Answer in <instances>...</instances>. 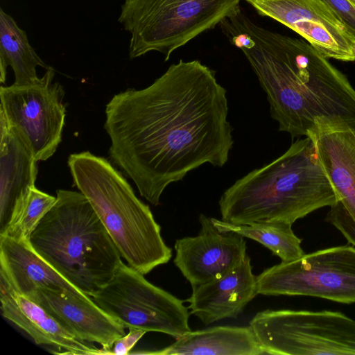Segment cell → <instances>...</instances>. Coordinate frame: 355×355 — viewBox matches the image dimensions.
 <instances>
[{"instance_id": "cell-6", "label": "cell", "mask_w": 355, "mask_h": 355, "mask_svg": "<svg viewBox=\"0 0 355 355\" xmlns=\"http://www.w3.org/2000/svg\"><path fill=\"white\" fill-rule=\"evenodd\" d=\"M241 0H124L118 21L130 34L129 57L171 53L214 28L240 8Z\"/></svg>"}, {"instance_id": "cell-3", "label": "cell", "mask_w": 355, "mask_h": 355, "mask_svg": "<svg viewBox=\"0 0 355 355\" xmlns=\"http://www.w3.org/2000/svg\"><path fill=\"white\" fill-rule=\"evenodd\" d=\"M336 202L312 140H296L281 156L235 181L218 201L221 220L236 225H293Z\"/></svg>"}, {"instance_id": "cell-24", "label": "cell", "mask_w": 355, "mask_h": 355, "mask_svg": "<svg viewBox=\"0 0 355 355\" xmlns=\"http://www.w3.org/2000/svg\"><path fill=\"white\" fill-rule=\"evenodd\" d=\"M355 33V6L348 0H324Z\"/></svg>"}, {"instance_id": "cell-17", "label": "cell", "mask_w": 355, "mask_h": 355, "mask_svg": "<svg viewBox=\"0 0 355 355\" xmlns=\"http://www.w3.org/2000/svg\"><path fill=\"white\" fill-rule=\"evenodd\" d=\"M0 230L13 208L35 187L37 161L24 139L0 112Z\"/></svg>"}, {"instance_id": "cell-11", "label": "cell", "mask_w": 355, "mask_h": 355, "mask_svg": "<svg viewBox=\"0 0 355 355\" xmlns=\"http://www.w3.org/2000/svg\"><path fill=\"white\" fill-rule=\"evenodd\" d=\"M299 34L327 58L355 60V33L324 0H245Z\"/></svg>"}, {"instance_id": "cell-13", "label": "cell", "mask_w": 355, "mask_h": 355, "mask_svg": "<svg viewBox=\"0 0 355 355\" xmlns=\"http://www.w3.org/2000/svg\"><path fill=\"white\" fill-rule=\"evenodd\" d=\"M43 307L77 338L102 346L110 354L114 342L125 334V327L91 297L65 289L39 288L27 295Z\"/></svg>"}, {"instance_id": "cell-16", "label": "cell", "mask_w": 355, "mask_h": 355, "mask_svg": "<svg viewBox=\"0 0 355 355\" xmlns=\"http://www.w3.org/2000/svg\"><path fill=\"white\" fill-rule=\"evenodd\" d=\"M258 295L257 276L250 258L223 277L192 287L189 303L191 313L206 325L226 318H236Z\"/></svg>"}, {"instance_id": "cell-15", "label": "cell", "mask_w": 355, "mask_h": 355, "mask_svg": "<svg viewBox=\"0 0 355 355\" xmlns=\"http://www.w3.org/2000/svg\"><path fill=\"white\" fill-rule=\"evenodd\" d=\"M1 311L3 318L24 331L37 345L52 346L67 354H104L93 343L81 340L64 329L43 307L15 291L0 276Z\"/></svg>"}, {"instance_id": "cell-22", "label": "cell", "mask_w": 355, "mask_h": 355, "mask_svg": "<svg viewBox=\"0 0 355 355\" xmlns=\"http://www.w3.org/2000/svg\"><path fill=\"white\" fill-rule=\"evenodd\" d=\"M55 201L56 196L35 187L30 194L13 208L8 223L0 230V236L29 242L33 232Z\"/></svg>"}, {"instance_id": "cell-14", "label": "cell", "mask_w": 355, "mask_h": 355, "mask_svg": "<svg viewBox=\"0 0 355 355\" xmlns=\"http://www.w3.org/2000/svg\"><path fill=\"white\" fill-rule=\"evenodd\" d=\"M306 137L335 191L333 205L355 225V130L345 123L319 119ZM349 243L355 247V236Z\"/></svg>"}, {"instance_id": "cell-21", "label": "cell", "mask_w": 355, "mask_h": 355, "mask_svg": "<svg viewBox=\"0 0 355 355\" xmlns=\"http://www.w3.org/2000/svg\"><path fill=\"white\" fill-rule=\"evenodd\" d=\"M214 225L222 232H234L254 240L269 249L283 262L297 259L305 254L301 247L302 239L285 223H255L236 225L210 218Z\"/></svg>"}, {"instance_id": "cell-4", "label": "cell", "mask_w": 355, "mask_h": 355, "mask_svg": "<svg viewBox=\"0 0 355 355\" xmlns=\"http://www.w3.org/2000/svg\"><path fill=\"white\" fill-rule=\"evenodd\" d=\"M29 243L53 269L90 297L113 277L121 255L87 198L58 189Z\"/></svg>"}, {"instance_id": "cell-19", "label": "cell", "mask_w": 355, "mask_h": 355, "mask_svg": "<svg viewBox=\"0 0 355 355\" xmlns=\"http://www.w3.org/2000/svg\"><path fill=\"white\" fill-rule=\"evenodd\" d=\"M143 354L159 355L213 354L263 355L266 354L252 329L248 327L216 326L190 331L171 345L155 352Z\"/></svg>"}, {"instance_id": "cell-20", "label": "cell", "mask_w": 355, "mask_h": 355, "mask_svg": "<svg viewBox=\"0 0 355 355\" xmlns=\"http://www.w3.org/2000/svg\"><path fill=\"white\" fill-rule=\"evenodd\" d=\"M10 66L16 85H26L39 79L37 67L48 66L29 43L25 31L2 8L0 10V80L6 83V69Z\"/></svg>"}, {"instance_id": "cell-2", "label": "cell", "mask_w": 355, "mask_h": 355, "mask_svg": "<svg viewBox=\"0 0 355 355\" xmlns=\"http://www.w3.org/2000/svg\"><path fill=\"white\" fill-rule=\"evenodd\" d=\"M219 25L249 62L279 131L306 137L319 119L355 130V89L308 42L263 28L241 10Z\"/></svg>"}, {"instance_id": "cell-9", "label": "cell", "mask_w": 355, "mask_h": 355, "mask_svg": "<svg viewBox=\"0 0 355 355\" xmlns=\"http://www.w3.org/2000/svg\"><path fill=\"white\" fill-rule=\"evenodd\" d=\"M258 294L310 296L355 303V247L340 245L305 254L257 276Z\"/></svg>"}, {"instance_id": "cell-10", "label": "cell", "mask_w": 355, "mask_h": 355, "mask_svg": "<svg viewBox=\"0 0 355 355\" xmlns=\"http://www.w3.org/2000/svg\"><path fill=\"white\" fill-rule=\"evenodd\" d=\"M55 71L49 67L32 83L1 86L0 112L19 133L37 162L46 161L62 141L66 116L64 90L53 82Z\"/></svg>"}, {"instance_id": "cell-23", "label": "cell", "mask_w": 355, "mask_h": 355, "mask_svg": "<svg viewBox=\"0 0 355 355\" xmlns=\"http://www.w3.org/2000/svg\"><path fill=\"white\" fill-rule=\"evenodd\" d=\"M128 330L127 334L114 342L110 354L125 355L130 354V351L146 333V331L137 328H129Z\"/></svg>"}, {"instance_id": "cell-7", "label": "cell", "mask_w": 355, "mask_h": 355, "mask_svg": "<svg viewBox=\"0 0 355 355\" xmlns=\"http://www.w3.org/2000/svg\"><path fill=\"white\" fill-rule=\"evenodd\" d=\"M250 326L266 354H355V320L339 311L267 309Z\"/></svg>"}, {"instance_id": "cell-18", "label": "cell", "mask_w": 355, "mask_h": 355, "mask_svg": "<svg viewBox=\"0 0 355 355\" xmlns=\"http://www.w3.org/2000/svg\"><path fill=\"white\" fill-rule=\"evenodd\" d=\"M0 276L17 293L28 295L39 288L65 289L89 298L60 275L29 242L0 236Z\"/></svg>"}, {"instance_id": "cell-8", "label": "cell", "mask_w": 355, "mask_h": 355, "mask_svg": "<svg viewBox=\"0 0 355 355\" xmlns=\"http://www.w3.org/2000/svg\"><path fill=\"white\" fill-rule=\"evenodd\" d=\"M91 298L127 329L156 331L175 338L191 331L184 301L151 284L122 261L112 279Z\"/></svg>"}, {"instance_id": "cell-12", "label": "cell", "mask_w": 355, "mask_h": 355, "mask_svg": "<svg viewBox=\"0 0 355 355\" xmlns=\"http://www.w3.org/2000/svg\"><path fill=\"white\" fill-rule=\"evenodd\" d=\"M199 222L198 235L178 239L174 245V263L191 287L223 277L248 255L243 236L219 231L204 214Z\"/></svg>"}, {"instance_id": "cell-5", "label": "cell", "mask_w": 355, "mask_h": 355, "mask_svg": "<svg viewBox=\"0 0 355 355\" xmlns=\"http://www.w3.org/2000/svg\"><path fill=\"white\" fill-rule=\"evenodd\" d=\"M67 164L73 184L87 198L128 265L145 275L170 261L172 250L149 206L108 159L83 151L71 154Z\"/></svg>"}, {"instance_id": "cell-25", "label": "cell", "mask_w": 355, "mask_h": 355, "mask_svg": "<svg viewBox=\"0 0 355 355\" xmlns=\"http://www.w3.org/2000/svg\"><path fill=\"white\" fill-rule=\"evenodd\" d=\"M353 50H354V56H355V42H354V47H353Z\"/></svg>"}, {"instance_id": "cell-1", "label": "cell", "mask_w": 355, "mask_h": 355, "mask_svg": "<svg viewBox=\"0 0 355 355\" xmlns=\"http://www.w3.org/2000/svg\"><path fill=\"white\" fill-rule=\"evenodd\" d=\"M227 91L195 60L173 63L151 85L105 107L110 158L155 206L166 188L205 164L222 167L234 144Z\"/></svg>"}]
</instances>
